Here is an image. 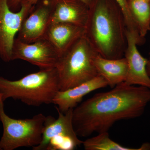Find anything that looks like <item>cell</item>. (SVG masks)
<instances>
[{"instance_id":"14","label":"cell","mask_w":150,"mask_h":150,"mask_svg":"<svg viewBox=\"0 0 150 150\" xmlns=\"http://www.w3.org/2000/svg\"><path fill=\"white\" fill-rule=\"evenodd\" d=\"M98 75L105 80L111 88L126 81L128 74V65L125 57L108 59L98 55L94 60Z\"/></svg>"},{"instance_id":"10","label":"cell","mask_w":150,"mask_h":150,"mask_svg":"<svg viewBox=\"0 0 150 150\" xmlns=\"http://www.w3.org/2000/svg\"><path fill=\"white\" fill-rule=\"evenodd\" d=\"M127 47L124 54L128 65V74L125 82L129 85L142 86L150 89V77L147 71L148 60L137 49L143 44L136 35L126 30Z\"/></svg>"},{"instance_id":"12","label":"cell","mask_w":150,"mask_h":150,"mask_svg":"<svg viewBox=\"0 0 150 150\" xmlns=\"http://www.w3.org/2000/svg\"><path fill=\"white\" fill-rule=\"evenodd\" d=\"M107 82L98 75L90 80L65 91H59L53 99L52 103L56 109L65 112L74 109L81 102L83 98L92 92L107 86Z\"/></svg>"},{"instance_id":"2","label":"cell","mask_w":150,"mask_h":150,"mask_svg":"<svg viewBox=\"0 0 150 150\" xmlns=\"http://www.w3.org/2000/svg\"><path fill=\"white\" fill-rule=\"evenodd\" d=\"M85 34L100 56L118 59L127 45L126 28L122 11L114 0H94L89 7Z\"/></svg>"},{"instance_id":"22","label":"cell","mask_w":150,"mask_h":150,"mask_svg":"<svg viewBox=\"0 0 150 150\" xmlns=\"http://www.w3.org/2000/svg\"></svg>"},{"instance_id":"16","label":"cell","mask_w":150,"mask_h":150,"mask_svg":"<svg viewBox=\"0 0 150 150\" xmlns=\"http://www.w3.org/2000/svg\"><path fill=\"white\" fill-rule=\"evenodd\" d=\"M95 137L86 139L82 145L86 150H141L123 146L110 139L108 132L98 134Z\"/></svg>"},{"instance_id":"5","label":"cell","mask_w":150,"mask_h":150,"mask_svg":"<svg viewBox=\"0 0 150 150\" xmlns=\"http://www.w3.org/2000/svg\"><path fill=\"white\" fill-rule=\"evenodd\" d=\"M0 93V121L3 133L0 150H13L22 147L33 148L40 144L46 116L38 113L31 118L15 119L6 114Z\"/></svg>"},{"instance_id":"3","label":"cell","mask_w":150,"mask_h":150,"mask_svg":"<svg viewBox=\"0 0 150 150\" xmlns=\"http://www.w3.org/2000/svg\"><path fill=\"white\" fill-rule=\"evenodd\" d=\"M60 91L56 68L40 69L16 81L0 76V93L4 101L11 98L29 106L52 103Z\"/></svg>"},{"instance_id":"17","label":"cell","mask_w":150,"mask_h":150,"mask_svg":"<svg viewBox=\"0 0 150 150\" xmlns=\"http://www.w3.org/2000/svg\"><path fill=\"white\" fill-rule=\"evenodd\" d=\"M120 7L124 16L126 30L134 34L137 37L141 38L138 28L134 21L129 8L128 0H114Z\"/></svg>"},{"instance_id":"7","label":"cell","mask_w":150,"mask_h":150,"mask_svg":"<svg viewBox=\"0 0 150 150\" xmlns=\"http://www.w3.org/2000/svg\"><path fill=\"white\" fill-rule=\"evenodd\" d=\"M35 5L22 1L19 10L13 12L9 8L7 0H0V58L4 62L12 61V48L16 35Z\"/></svg>"},{"instance_id":"18","label":"cell","mask_w":150,"mask_h":150,"mask_svg":"<svg viewBox=\"0 0 150 150\" xmlns=\"http://www.w3.org/2000/svg\"><path fill=\"white\" fill-rule=\"evenodd\" d=\"M23 0H7L8 5L11 11H18L21 8V4Z\"/></svg>"},{"instance_id":"8","label":"cell","mask_w":150,"mask_h":150,"mask_svg":"<svg viewBox=\"0 0 150 150\" xmlns=\"http://www.w3.org/2000/svg\"><path fill=\"white\" fill-rule=\"evenodd\" d=\"M11 58L12 61L23 60L40 69H46L56 68L60 56L46 39L28 43L15 38L12 48Z\"/></svg>"},{"instance_id":"20","label":"cell","mask_w":150,"mask_h":150,"mask_svg":"<svg viewBox=\"0 0 150 150\" xmlns=\"http://www.w3.org/2000/svg\"><path fill=\"white\" fill-rule=\"evenodd\" d=\"M147 71L148 74L150 77V57L149 59L148 60V64L147 65Z\"/></svg>"},{"instance_id":"1","label":"cell","mask_w":150,"mask_h":150,"mask_svg":"<svg viewBox=\"0 0 150 150\" xmlns=\"http://www.w3.org/2000/svg\"><path fill=\"white\" fill-rule=\"evenodd\" d=\"M150 102V88L124 82L95 94L73 109L75 132L81 137L108 132L117 121L142 116Z\"/></svg>"},{"instance_id":"13","label":"cell","mask_w":150,"mask_h":150,"mask_svg":"<svg viewBox=\"0 0 150 150\" xmlns=\"http://www.w3.org/2000/svg\"><path fill=\"white\" fill-rule=\"evenodd\" d=\"M85 33V27L66 23H54L49 25L44 39L53 45L61 57Z\"/></svg>"},{"instance_id":"6","label":"cell","mask_w":150,"mask_h":150,"mask_svg":"<svg viewBox=\"0 0 150 150\" xmlns=\"http://www.w3.org/2000/svg\"><path fill=\"white\" fill-rule=\"evenodd\" d=\"M56 110L58 118L46 116L41 142L33 150H73L82 145L73 126V109L65 112Z\"/></svg>"},{"instance_id":"9","label":"cell","mask_w":150,"mask_h":150,"mask_svg":"<svg viewBox=\"0 0 150 150\" xmlns=\"http://www.w3.org/2000/svg\"><path fill=\"white\" fill-rule=\"evenodd\" d=\"M50 0H39L21 25L17 38L30 43L44 39L51 23Z\"/></svg>"},{"instance_id":"4","label":"cell","mask_w":150,"mask_h":150,"mask_svg":"<svg viewBox=\"0 0 150 150\" xmlns=\"http://www.w3.org/2000/svg\"><path fill=\"white\" fill-rule=\"evenodd\" d=\"M99 55L85 33L59 59L56 67L60 91H65L98 76L94 60Z\"/></svg>"},{"instance_id":"11","label":"cell","mask_w":150,"mask_h":150,"mask_svg":"<svg viewBox=\"0 0 150 150\" xmlns=\"http://www.w3.org/2000/svg\"><path fill=\"white\" fill-rule=\"evenodd\" d=\"M51 23H66L85 27L89 7L81 0H50Z\"/></svg>"},{"instance_id":"21","label":"cell","mask_w":150,"mask_h":150,"mask_svg":"<svg viewBox=\"0 0 150 150\" xmlns=\"http://www.w3.org/2000/svg\"><path fill=\"white\" fill-rule=\"evenodd\" d=\"M147 1H150V0H147Z\"/></svg>"},{"instance_id":"15","label":"cell","mask_w":150,"mask_h":150,"mask_svg":"<svg viewBox=\"0 0 150 150\" xmlns=\"http://www.w3.org/2000/svg\"><path fill=\"white\" fill-rule=\"evenodd\" d=\"M134 21L143 38L150 30V1L128 0Z\"/></svg>"},{"instance_id":"19","label":"cell","mask_w":150,"mask_h":150,"mask_svg":"<svg viewBox=\"0 0 150 150\" xmlns=\"http://www.w3.org/2000/svg\"><path fill=\"white\" fill-rule=\"evenodd\" d=\"M38 1L39 0H23L22 2H27L29 3L30 4H31L35 5ZM81 1H82L83 2L86 4L89 7L92 4L94 0H81Z\"/></svg>"}]
</instances>
